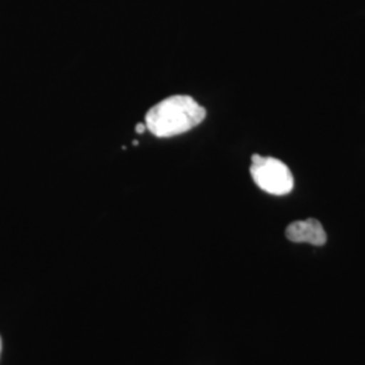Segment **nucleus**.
I'll list each match as a JSON object with an SVG mask.
<instances>
[{"instance_id":"nucleus-1","label":"nucleus","mask_w":365,"mask_h":365,"mask_svg":"<svg viewBox=\"0 0 365 365\" xmlns=\"http://www.w3.org/2000/svg\"><path fill=\"white\" fill-rule=\"evenodd\" d=\"M206 118L205 107L188 95L170 96L153 106L145 115L146 130L158 138H170L192 130Z\"/></svg>"},{"instance_id":"nucleus-2","label":"nucleus","mask_w":365,"mask_h":365,"mask_svg":"<svg viewBox=\"0 0 365 365\" xmlns=\"http://www.w3.org/2000/svg\"><path fill=\"white\" fill-rule=\"evenodd\" d=\"M250 175L262 191L272 195H287L294 188V176L287 165L274 157H252Z\"/></svg>"},{"instance_id":"nucleus-3","label":"nucleus","mask_w":365,"mask_h":365,"mask_svg":"<svg viewBox=\"0 0 365 365\" xmlns=\"http://www.w3.org/2000/svg\"><path fill=\"white\" fill-rule=\"evenodd\" d=\"M288 240L292 242H309L312 245L322 247L327 244V233L317 220H306L291 223L286 230Z\"/></svg>"},{"instance_id":"nucleus-4","label":"nucleus","mask_w":365,"mask_h":365,"mask_svg":"<svg viewBox=\"0 0 365 365\" xmlns=\"http://www.w3.org/2000/svg\"><path fill=\"white\" fill-rule=\"evenodd\" d=\"M135 131H137L138 134H143L144 131H146V125H145V123H138V125H135Z\"/></svg>"},{"instance_id":"nucleus-5","label":"nucleus","mask_w":365,"mask_h":365,"mask_svg":"<svg viewBox=\"0 0 365 365\" xmlns=\"http://www.w3.org/2000/svg\"><path fill=\"white\" fill-rule=\"evenodd\" d=\"M0 353H1V339H0Z\"/></svg>"}]
</instances>
